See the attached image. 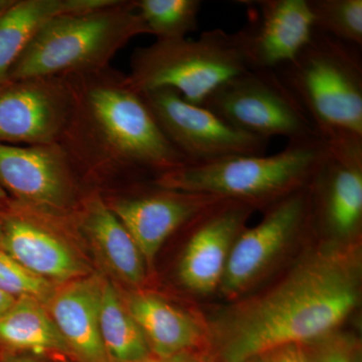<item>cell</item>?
Segmentation results:
<instances>
[{
	"instance_id": "cell-1",
	"label": "cell",
	"mask_w": 362,
	"mask_h": 362,
	"mask_svg": "<svg viewBox=\"0 0 362 362\" xmlns=\"http://www.w3.org/2000/svg\"><path fill=\"white\" fill-rule=\"evenodd\" d=\"M321 246L275 287L226 317L218 327L223 361H251L288 345L319 341L356 308L358 251L337 242Z\"/></svg>"
},
{
	"instance_id": "cell-2",
	"label": "cell",
	"mask_w": 362,
	"mask_h": 362,
	"mask_svg": "<svg viewBox=\"0 0 362 362\" xmlns=\"http://www.w3.org/2000/svg\"><path fill=\"white\" fill-rule=\"evenodd\" d=\"M66 77L74 105L59 144L78 177L149 173L154 180L188 163L126 75L108 66Z\"/></svg>"
},
{
	"instance_id": "cell-3",
	"label": "cell",
	"mask_w": 362,
	"mask_h": 362,
	"mask_svg": "<svg viewBox=\"0 0 362 362\" xmlns=\"http://www.w3.org/2000/svg\"><path fill=\"white\" fill-rule=\"evenodd\" d=\"M146 33L135 0H114L94 11L57 16L21 52L7 81L104 70L131 40Z\"/></svg>"
},
{
	"instance_id": "cell-4",
	"label": "cell",
	"mask_w": 362,
	"mask_h": 362,
	"mask_svg": "<svg viewBox=\"0 0 362 362\" xmlns=\"http://www.w3.org/2000/svg\"><path fill=\"white\" fill-rule=\"evenodd\" d=\"M327 145L362 142V62L358 47L314 30L292 61L274 70Z\"/></svg>"
},
{
	"instance_id": "cell-5",
	"label": "cell",
	"mask_w": 362,
	"mask_h": 362,
	"mask_svg": "<svg viewBox=\"0 0 362 362\" xmlns=\"http://www.w3.org/2000/svg\"><path fill=\"white\" fill-rule=\"evenodd\" d=\"M327 153L321 138L289 141L272 156H233L187 163L164 173L152 183L158 187L269 207L308 187Z\"/></svg>"
},
{
	"instance_id": "cell-6",
	"label": "cell",
	"mask_w": 362,
	"mask_h": 362,
	"mask_svg": "<svg viewBox=\"0 0 362 362\" xmlns=\"http://www.w3.org/2000/svg\"><path fill=\"white\" fill-rule=\"evenodd\" d=\"M130 61L126 81L138 94L168 88L199 106L226 82L252 69L244 28L206 30L195 40H157L137 47Z\"/></svg>"
},
{
	"instance_id": "cell-7",
	"label": "cell",
	"mask_w": 362,
	"mask_h": 362,
	"mask_svg": "<svg viewBox=\"0 0 362 362\" xmlns=\"http://www.w3.org/2000/svg\"><path fill=\"white\" fill-rule=\"evenodd\" d=\"M226 123L270 141L320 138L310 118L274 70L250 69L226 82L204 104Z\"/></svg>"
},
{
	"instance_id": "cell-8",
	"label": "cell",
	"mask_w": 362,
	"mask_h": 362,
	"mask_svg": "<svg viewBox=\"0 0 362 362\" xmlns=\"http://www.w3.org/2000/svg\"><path fill=\"white\" fill-rule=\"evenodd\" d=\"M141 95L157 124L188 163L265 154L268 140L247 134L168 88Z\"/></svg>"
},
{
	"instance_id": "cell-9",
	"label": "cell",
	"mask_w": 362,
	"mask_h": 362,
	"mask_svg": "<svg viewBox=\"0 0 362 362\" xmlns=\"http://www.w3.org/2000/svg\"><path fill=\"white\" fill-rule=\"evenodd\" d=\"M66 76L6 81L0 84V143L26 146L59 143L73 110Z\"/></svg>"
},
{
	"instance_id": "cell-10",
	"label": "cell",
	"mask_w": 362,
	"mask_h": 362,
	"mask_svg": "<svg viewBox=\"0 0 362 362\" xmlns=\"http://www.w3.org/2000/svg\"><path fill=\"white\" fill-rule=\"evenodd\" d=\"M312 214L309 187L269 207L263 221L243 230L233 243L220 285L228 298L246 291L304 230Z\"/></svg>"
},
{
	"instance_id": "cell-11",
	"label": "cell",
	"mask_w": 362,
	"mask_h": 362,
	"mask_svg": "<svg viewBox=\"0 0 362 362\" xmlns=\"http://www.w3.org/2000/svg\"><path fill=\"white\" fill-rule=\"evenodd\" d=\"M78 178L59 143L25 147L0 143V187L23 206L68 214L82 201L78 199Z\"/></svg>"
},
{
	"instance_id": "cell-12",
	"label": "cell",
	"mask_w": 362,
	"mask_h": 362,
	"mask_svg": "<svg viewBox=\"0 0 362 362\" xmlns=\"http://www.w3.org/2000/svg\"><path fill=\"white\" fill-rule=\"evenodd\" d=\"M153 185L144 194L104 201L134 240L146 266L153 265L162 245L220 197L187 194Z\"/></svg>"
},
{
	"instance_id": "cell-13",
	"label": "cell",
	"mask_w": 362,
	"mask_h": 362,
	"mask_svg": "<svg viewBox=\"0 0 362 362\" xmlns=\"http://www.w3.org/2000/svg\"><path fill=\"white\" fill-rule=\"evenodd\" d=\"M251 213L249 204L221 199L199 214V223L178 268L181 283L187 289L209 294L220 287L233 243Z\"/></svg>"
},
{
	"instance_id": "cell-14",
	"label": "cell",
	"mask_w": 362,
	"mask_h": 362,
	"mask_svg": "<svg viewBox=\"0 0 362 362\" xmlns=\"http://www.w3.org/2000/svg\"><path fill=\"white\" fill-rule=\"evenodd\" d=\"M308 187L328 230L342 240L356 235L362 218V143L327 145Z\"/></svg>"
},
{
	"instance_id": "cell-15",
	"label": "cell",
	"mask_w": 362,
	"mask_h": 362,
	"mask_svg": "<svg viewBox=\"0 0 362 362\" xmlns=\"http://www.w3.org/2000/svg\"><path fill=\"white\" fill-rule=\"evenodd\" d=\"M257 18L244 28L252 69L275 70L310 42L313 18L308 0H257Z\"/></svg>"
},
{
	"instance_id": "cell-16",
	"label": "cell",
	"mask_w": 362,
	"mask_h": 362,
	"mask_svg": "<svg viewBox=\"0 0 362 362\" xmlns=\"http://www.w3.org/2000/svg\"><path fill=\"white\" fill-rule=\"evenodd\" d=\"M30 211L33 216L16 214L4 221L0 249L33 275L49 282L66 284L86 277L87 267L77 255L35 218L32 209Z\"/></svg>"
},
{
	"instance_id": "cell-17",
	"label": "cell",
	"mask_w": 362,
	"mask_h": 362,
	"mask_svg": "<svg viewBox=\"0 0 362 362\" xmlns=\"http://www.w3.org/2000/svg\"><path fill=\"white\" fill-rule=\"evenodd\" d=\"M101 286L97 276L71 281L56 289L45 305L77 362H111L100 333Z\"/></svg>"
},
{
	"instance_id": "cell-18",
	"label": "cell",
	"mask_w": 362,
	"mask_h": 362,
	"mask_svg": "<svg viewBox=\"0 0 362 362\" xmlns=\"http://www.w3.org/2000/svg\"><path fill=\"white\" fill-rule=\"evenodd\" d=\"M78 221L100 258L117 278L127 284H142L146 264L129 232L107 206L103 195L90 192L78 204Z\"/></svg>"
},
{
	"instance_id": "cell-19",
	"label": "cell",
	"mask_w": 362,
	"mask_h": 362,
	"mask_svg": "<svg viewBox=\"0 0 362 362\" xmlns=\"http://www.w3.org/2000/svg\"><path fill=\"white\" fill-rule=\"evenodd\" d=\"M114 0H18L0 4V84L40 28L64 14L85 13Z\"/></svg>"
},
{
	"instance_id": "cell-20",
	"label": "cell",
	"mask_w": 362,
	"mask_h": 362,
	"mask_svg": "<svg viewBox=\"0 0 362 362\" xmlns=\"http://www.w3.org/2000/svg\"><path fill=\"white\" fill-rule=\"evenodd\" d=\"M125 305L156 356L185 354L201 340L202 328L194 318L160 297L137 293Z\"/></svg>"
},
{
	"instance_id": "cell-21",
	"label": "cell",
	"mask_w": 362,
	"mask_h": 362,
	"mask_svg": "<svg viewBox=\"0 0 362 362\" xmlns=\"http://www.w3.org/2000/svg\"><path fill=\"white\" fill-rule=\"evenodd\" d=\"M0 343L37 354L71 356L47 307L30 297L18 298L11 308L0 317Z\"/></svg>"
},
{
	"instance_id": "cell-22",
	"label": "cell",
	"mask_w": 362,
	"mask_h": 362,
	"mask_svg": "<svg viewBox=\"0 0 362 362\" xmlns=\"http://www.w3.org/2000/svg\"><path fill=\"white\" fill-rule=\"evenodd\" d=\"M99 325L111 362H136L150 356L148 343L111 282L102 280Z\"/></svg>"
},
{
	"instance_id": "cell-23",
	"label": "cell",
	"mask_w": 362,
	"mask_h": 362,
	"mask_svg": "<svg viewBox=\"0 0 362 362\" xmlns=\"http://www.w3.org/2000/svg\"><path fill=\"white\" fill-rule=\"evenodd\" d=\"M150 35L157 40L182 39L199 28V0H135Z\"/></svg>"
},
{
	"instance_id": "cell-24",
	"label": "cell",
	"mask_w": 362,
	"mask_h": 362,
	"mask_svg": "<svg viewBox=\"0 0 362 362\" xmlns=\"http://www.w3.org/2000/svg\"><path fill=\"white\" fill-rule=\"evenodd\" d=\"M314 30L362 45V0H308Z\"/></svg>"
},
{
	"instance_id": "cell-25",
	"label": "cell",
	"mask_w": 362,
	"mask_h": 362,
	"mask_svg": "<svg viewBox=\"0 0 362 362\" xmlns=\"http://www.w3.org/2000/svg\"><path fill=\"white\" fill-rule=\"evenodd\" d=\"M56 289L54 283L33 275L0 249V291L16 299L33 298L45 306Z\"/></svg>"
},
{
	"instance_id": "cell-26",
	"label": "cell",
	"mask_w": 362,
	"mask_h": 362,
	"mask_svg": "<svg viewBox=\"0 0 362 362\" xmlns=\"http://www.w3.org/2000/svg\"><path fill=\"white\" fill-rule=\"evenodd\" d=\"M318 349L313 356H308L309 362H354L352 346L349 340L342 337H325L319 340Z\"/></svg>"
},
{
	"instance_id": "cell-27",
	"label": "cell",
	"mask_w": 362,
	"mask_h": 362,
	"mask_svg": "<svg viewBox=\"0 0 362 362\" xmlns=\"http://www.w3.org/2000/svg\"><path fill=\"white\" fill-rule=\"evenodd\" d=\"M266 362H309L302 345H288L267 354Z\"/></svg>"
},
{
	"instance_id": "cell-28",
	"label": "cell",
	"mask_w": 362,
	"mask_h": 362,
	"mask_svg": "<svg viewBox=\"0 0 362 362\" xmlns=\"http://www.w3.org/2000/svg\"><path fill=\"white\" fill-rule=\"evenodd\" d=\"M136 362H197V361L192 356H189L187 352H185V354H175V356H148L146 358L142 359V361Z\"/></svg>"
},
{
	"instance_id": "cell-29",
	"label": "cell",
	"mask_w": 362,
	"mask_h": 362,
	"mask_svg": "<svg viewBox=\"0 0 362 362\" xmlns=\"http://www.w3.org/2000/svg\"><path fill=\"white\" fill-rule=\"evenodd\" d=\"M16 298L0 291V317L4 316L16 302Z\"/></svg>"
},
{
	"instance_id": "cell-30",
	"label": "cell",
	"mask_w": 362,
	"mask_h": 362,
	"mask_svg": "<svg viewBox=\"0 0 362 362\" xmlns=\"http://www.w3.org/2000/svg\"><path fill=\"white\" fill-rule=\"evenodd\" d=\"M7 199L6 192H4V188L0 187V204H1L2 202L6 201Z\"/></svg>"
},
{
	"instance_id": "cell-31",
	"label": "cell",
	"mask_w": 362,
	"mask_h": 362,
	"mask_svg": "<svg viewBox=\"0 0 362 362\" xmlns=\"http://www.w3.org/2000/svg\"><path fill=\"white\" fill-rule=\"evenodd\" d=\"M2 235H4V223L0 221V245H1Z\"/></svg>"
},
{
	"instance_id": "cell-32",
	"label": "cell",
	"mask_w": 362,
	"mask_h": 362,
	"mask_svg": "<svg viewBox=\"0 0 362 362\" xmlns=\"http://www.w3.org/2000/svg\"><path fill=\"white\" fill-rule=\"evenodd\" d=\"M247 362H266V361L263 358V357H259V358H255L252 359V361Z\"/></svg>"
},
{
	"instance_id": "cell-33",
	"label": "cell",
	"mask_w": 362,
	"mask_h": 362,
	"mask_svg": "<svg viewBox=\"0 0 362 362\" xmlns=\"http://www.w3.org/2000/svg\"><path fill=\"white\" fill-rule=\"evenodd\" d=\"M16 362H39V361H35V359L25 358V359H21V361H18Z\"/></svg>"
},
{
	"instance_id": "cell-34",
	"label": "cell",
	"mask_w": 362,
	"mask_h": 362,
	"mask_svg": "<svg viewBox=\"0 0 362 362\" xmlns=\"http://www.w3.org/2000/svg\"><path fill=\"white\" fill-rule=\"evenodd\" d=\"M0 206H1V204H0Z\"/></svg>"
}]
</instances>
